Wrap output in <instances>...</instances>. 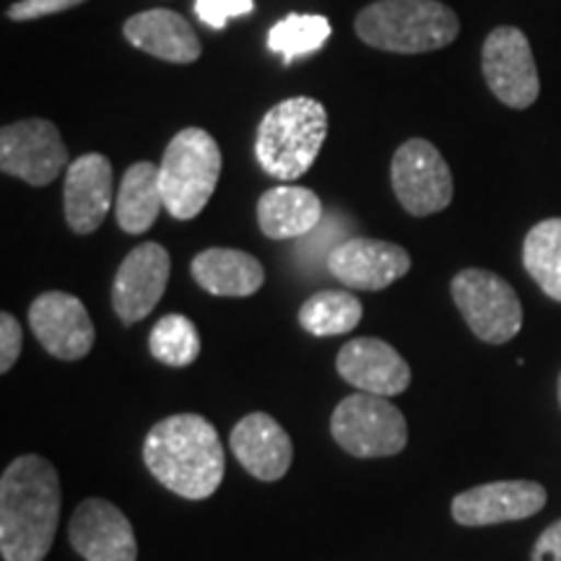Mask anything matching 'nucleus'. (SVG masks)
Here are the masks:
<instances>
[{
	"label": "nucleus",
	"instance_id": "f257e3e1",
	"mask_svg": "<svg viewBox=\"0 0 561 561\" xmlns=\"http://www.w3.org/2000/svg\"><path fill=\"white\" fill-rule=\"evenodd\" d=\"M60 520V479L50 460L21 455L0 479L3 561H45Z\"/></svg>",
	"mask_w": 561,
	"mask_h": 561
},
{
	"label": "nucleus",
	"instance_id": "f03ea898",
	"mask_svg": "<svg viewBox=\"0 0 561 561\" xmlns=\"http://www.w3.org/2000/svg\"><path fill=\"white\" fill-rule=\"evenodd\" d=\"M144 462L153 479L182 500H208L224 481V447L214 424L198 413L159 421L144 442Z\"/></svg>",
	"mask_w": 561,
	"mask_h": 561
},
{
	"label": "nucleus",
	"instance_id": "7ed1b4c3",
	"mask_svg": "<svg viewBox=\"0 0 561 561\" xmlns=\"http://www.w3.org/2000/svg\"><path fill=\"white\" fill-rule=\"evenodd\" d=\"M356 34L385 53H434L453 45L460 19L439 0H377L356 16Z\"/></svg>",
	"mask_w": 561,
	"mask_h": 561
},
{
	"label": "nucleus",
	"instance_id": "20e7f679",
	"mask_svg": "<svg viewBox=\"0 0 561 561\" xmlns=\"http://www.w3.org/2000/svg\"><path fill=\"white\" fill-rule=\"evenodd\" d=\"M328 136V112L312 96H294L265 112L255 153L271 178L291 182L310 172Z\"/></svg>",
	"mask_w": 561,
	"mask_h": 561
},
{
	"label": "nucleus",
	"instance_id": "39448f33",
	"mask_svg": "<svg viewBox=\"0 0 561 561\" xmlns=\"http://www.w3.org/2000/svg\"><path fill=\"white\" fill-rule=\"evenodd\" d=\"M221 178V151L203 128H185L170 140L159 164V187L172 219L191 221L206 208Z\"/></svg>",
	"mask_w": 561,
	"mask_h": 561
},
{
	"label": "nucleus",
	"instance_id": "423d86ee",
	"mask_svg": "<svg viewBox=\"0 0 561 561\" xmlns=\"http://www.w3.org/2000/svg\"><path fill=\"white\" fill-rule=\"evenodd\" d=\"M333 439L354 458H390L409 445V424L388 398L348 396L331 416Z\"/></svg>",
	"mask_w": 561,
	"mask_h": 561
},
{
	"label": "nucleus",
	"instance_id": "0eeeda50",
	"mask_svg": "<svg viewBox=\"0 0 561 561\" xmlns=\"http://www.w3.org/2000/svg\"><path fill=\"white\" fill-rule=\"evenodd\" d=\"M450 289L476 339L500 346L520 333L523 305L502 276L483 268H466L453 278Z\"/></svg>",
	"mask_w": 561,
	"mask_h": 561
},
{
	"label": "nucleus",
	"instance_id": "6e6552de",
	"mask_svg": "<svg viewBox=\"0 0 561 561\" xmlns=\"http://www.w3.org/2000/svg\"><path fill=\"white\" fill-rule=\"evenodd\" d=\"M392 191L411 216H432L450 206L453 172L437 151V146L424 138L405 140L390 164Z\"/></svg>",
	"mask_w": 561,
	"mask_h": 561
},
{
	"label": "nucleus",
	"instance_id": "1a4fd4ad",
	"mask_svg": "<svg viewBox=\"0 0 561 561\" xmlns=\"http://www.w3.org/2000/svg\"><path fill=\"white\" fill-rule=\"evenodd\" d=\"M481 68L496 100L512 110H528L541 94L530 42L517 26H500L489 34L483 42Z\"/></svg>",
	"mask_w": 561,
	"mask_h": 561
},
{
	"label": "nucleus",
	"instance_id": "9d476101",
	"mask_svg": "<svg viewBox=\"0 0 561 561\" xmlns=\"http://www.w3.org/2000/svg\"><path fill=\"white\" fill-rule=\"evenodd\" d=\"M0 170L32 187L50 185L68 170V149L58 128L39 117L5 125L0 130Z\"/></svg>",
	"mask_w": 561,
	"mask_h": 561
},
{
	"label": "nucleus",
	"instance_id": "9b49d317",
	"mask_svg": "<svg viewBox=\"0 0 561 561\" xmlns=\"http://www.w3.org/2000/svg\"><path fill=\"white\" fill-rule=\"evenodd\" d=\"M170 268V252L157 242H144L128 252L112 284V307L123 325H136L149 318L164 297Z\"/></svg>",
	"mask_w": 561,
	"mask_h": 561
},
{
	"label": "nucleus",
	"instance_id": "f8f14e48",
	"mask_svg": "<svg viewBox=\"0 0 561 561\" xmlns=\"http://www.w3.org/2000/svg\"><path fill=\"white\" fill-rule=\"evenodd\" d=\"M30 325L47 354L62 362H79L94 346V322L79 297L45 291L32 301Z\"/></svg>",
	"mask_w": 561,
	"mask_h": 561
},
{
	"label": "nucleus",
	"instance_id": "ddd939ff",
	"mask_svg": "<svg viewBox=\"0 0 561 561\" xmlns=\"http://www.w3.org/2000/svg\"><path fill=\"white\" fill-rule=\"evenodd\" d=\"M325 265L348 289L380 291L411 271V255L396 242L351 237L328 252Z\"/></svg>",
	"mask_w": 561,
	"mask_h": 561
},
{
	"label": "nucleus",
	"instance_id": "4468645a",
	"mask_svg": "<svg viewBox=\"0 0 561 561\" xmlns=\"http://www.w3.org/2000/svg\"><path fill=\"white\" fill-rule=\"evenodd\" d=\"M546 489L536 481H494L453 500V520L468 528L528 520L546 507Z\"/></svg>",
	"mask_w": 561,
	"mask_h": 561
},
{
	"label": "nucleus",
	"instance_id": "2eb2a0df",
	"mask_svg": "<svg viewBox=\"0 0 561 561\" xmlns=\"http://www.w3.org/2000/svg\"><path fill=\"white\" fill-rule=\"evenodd\" d=\"M70 546L87 561H136V533L123 510L100 496L83 500L70 517Z\"/></svg>",
	"mask_w": 561,
	"mask_h": 561
},
{
	"label": "nucleus",
	"instance_id": "dca6fc26",
	"mask_svg": "<svg viewBox=\"0 0 561 561\" xmlns=\"http://www.w3.org/2000/svg\"><path fill=\"white\" fill-rule=\"evenodd\" d=\"M339 375L369 396H401L411 385L409 362L380 339H354L339 351Z\"/></svg>",
	"mask_w": 561,
	"mask_h": 561
},
{
	"label": "nucleus",
	"instance_id": "f3484780",
	"mask_svg": "<svg viewBox=\"0 0 561 561\" xmlns=\"http://www.w3.org/2000/svg\"><path fill=\"white\" fill-rule=\"evenodd\" d=\"M231 453L250 476L261 481H278L289 473L294 445L284 426L268 413L257 411L244 416L231 430Z\"/></svg>",
	"mask_w": 561,
	"mask_h": 561
},
{
	"label": "nucleus",
	"instance_id": "a211bd4d",
	"mask_svg": "<svg viewBox=\"0 0 561 561\" xmlns=\"http://www.w3.org/2000/svg\"><path fill=\"white\" fill-rule=\"evenodd\" d=\"M66 221L76 234L102 227L112 206V164L102 153H83L66 170Z\"/></svg>",
	"mask_w": 561,
	"mask_h": 561
},
{
	"label": "nucleus",
	"instance_id": "6ab92c4d",
	"mask_svg": "<svg viewBox=\"0 0 561 561\" xmlns=\"http://www.w3.org/2000/svg\"><path fill=\"white\" fill-rule=\"evenodd\" d=\"M125 39L138 50L167 62H193L201 58V42L180 13L151 9L125 21Z\"/></svg>",
	"mask_w": 561,
	"mask_h": 561
},
{
	"label": "nucleus",
	"instance_id": "aec40b11",
	"mask_svg": "<svg viewBox=\"0 0 561 561\" xmlns=\"http://www.w3.org/2000/svg\"><path fill=\"white\" fill-rule=\"evenodd\" d=\"M322 221L318 193L297 185L271 187L257 201V224L271 240H294L314 231Z\"/></svg>",
	"mask_w": 561,
	"mask_h": 561
},
{
	"label": "nucleus",
	"instance_id": "412c9836",
	"mask_svg": "<svg viewBox=\"0 0 561 561\" xmlns=\"http://www.w3.org/2000/svg\"><path fill=\"white\" fill-rule=\"evenodd\" d=\"M191 271L201 289L214 297H250L265 280V271L257 257L231 248L203 250L193 261Z\"/></svg>",
	"mask_w": 561,
	"mask_h": 561
},
{
	"label": "nucleus",
	"instance_id": "4be33fe9",
	"mask_svg": "<svg viewBox=\"0 0 561 561\" xmlns=\"http://www.w3.org/2000/svg\"><path fill=\"white\" fill-rule=\"evenodd\" d=\"M117 224L128 234H144L159 219L164 208L159 187V167L151 161H138L123 174L121 191H117Z\"/></svg>",
	"mask_w": 561,
	"mask_h": 561
},
{
	"label": "nucleus",
	"instance_id": "5701e85b",
	"mask_svg": "<svg viewBox=\"0 0 561 561\" xmlns=\"http://www.w3.org/2000/svg\"><path fill=\"white\" fill-rule=\"evenodd\" d=\"M362 301L351 291L325 289L312 294L310 299L301 305L299 325L307 333L318 335H343L351 333L362 320Z\"/></svg>",
	"mask_w": 561,
	"mask_h": 561
},
{
	"label": "nucleus",
	"instance_id": "b1692460",
	"mask_svg": "<svg viewBox=\"0 0 561 561\" xmlns=\"http://www.w3.org/2000/svg\"><path fill=\"white\" fill-rule=\"evenodd\" d=\"M523 263L551 299L561 301V219H546L528 231Z\"/></svg>",
	"mask_w": 561,
	"mask_h": 561
},
{
	"label": "nucleus",
	"instance_id": "393cba45",
	"mask_svg": "<svg viewBox=\"0 0 561 561\" xmlns=\"http://www.w3.org/2000/svg\"><path fill=\"white\" fill-rule=\"evenodd\" d=\"M331 37V21L325 16H307V13H291L268 32V50L291 62L299 55L318 53Z\"/></svg>",
	"mask_w": 561,
	"mask_h": 561
},
{
	"label": "nucleus",
	"instance_id": "a878e982",
	"mask_svg": "<svg viewBox=\"0 0 561 561\" xmlns=\"http://www.w3.org/2000/svg\"><path fill=\"white\" fill-rule=\"evenodd\" d=\"M149 348L153 359L167 364V367H187L201 354L198 328L185 314H164L153 325Z\"/></svg>",
	"mask_w": 561,
	"mask_h": 561
},
{
	"label": "nucleus",
	"instance_id": "bb28decb",
	"mask_svg": "<svg viewBox=\"0 0 561 561\" xmlns=\"http://www.w3.org/2000/svg\"><path fill=\"white\" fill-rule=\"evenodd\" d=\"M255 9V0H195V13L203 24L224 30L229 19L248 16Z\"/></svg>",
	"mask_w": 561,
	"mask_h": 561
},
{
	"label": "nucleus",
	"instance_id": "cd10ccee",
	"mask_svg": "<svg viewBox=\"0 0 561 561\" xmlns=\"http://www.w3.org/2000/svg\"><path fill=\"white\" fill-rule=\"evenodd\" d=\"M21 346H24V333H21L19 320L11 312H3L0 314V371H11Z\"/></svg>",
	"mask_w": 561,
	"mask_h": 561
},
{
	"label": "nucleus",
	"instance_id": "c85d7f7f",
	"mask_svg": "<svg viewBox=\"0 0 561 561\" xmlns=\"http://www.w3.org/2000/svg\"><path fill=\"white\" fill-rule=\"evenodd\" d=\"M87 3V0H19L9 9L11 21H32L50 16V13H62L76 9V5Z\"/></svg>",
	"mask_w": 561,
	"mask_h": 561
},
{
	"label": "nucleus",
	"instance_id": "c756f323",
	"mask_svg": "<svg viewBox=\"0 0 561 561\" xmlns=\"http://www.w3.org/2000/svg\"><path fill=\"white\" fill-rule=\"evenodd\" d=\"M530 561H561V520L549 525L538 536L536 546H533Z\"/></svg>",
	"mask_w": 561,
	"mask_h": 561
},
{
	"label": "nucleus",
	"instance_id": "7c9ffc66",
	"mask_svg": "<svg viewBox=\"0 0 561 561\" xmlns=\"http://www.w3.org/2000/svg\"><path fill=\"white\" fill-rule=\"evenodd\" d=\"M559 405H561V377H559Z\"/></svg>",
	"mask_w": 561,
	"mask_h": 561
}]
</instances>
